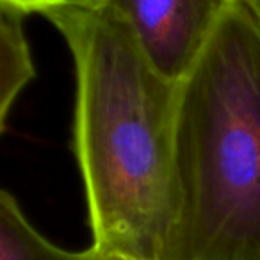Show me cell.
Listing matches in <instances>:
<instances>
[{"label": "cell", "mask_w": 260, "mask_h": 260, "mask_svg": "<svg viewBox=\"0 0 260 260\" xmlns=\"http://www.w3.org/2000/svg\"><path fill=\"white\" fill-rule=\"evenodd\" d=\"M166 260H260V23L234 0L178 82Z\"/></svg>", "instance_id": "obj_2"}, {"label": "cell", "mask_w": 260, "mask_h": 260, "mask_svg": "<svg viewBox=\"0 0 260 260\" xmlns=\"http://www.w3.org/2000/svg\"><path fill=\"white\" fill-rule=\"evenodd\" d=\"M80 260H138V258L125 255V253L112 251V249H104V248H96V246H91L89 249L82 251Z\"/></svg>", "instance_id": "obj_7"}, {"label": "cell", "mask_w": 260, "mask_h": 260, "mask_svg": "<svg viewBox=\"0 0 260 260\" xmlns=\"http://www.w3.org/2000/svg\"><path fill=\"white\" fill-rule=\"evenodd\" d=\"M0 4H8L27 15H38L43 16L47 11L59 8H96L104 4V0H0Z\"/></svg>", "instance_id": "obj_6"}, {"label": "cell", "mask_w": 260, "mask_h": 260, "mask_svg": "<svg viewBox=\"0 0 260 260\" xmlns=\"http://www.w3.org/2000/svg\"><path fill=\"white\" fill-rule=\"evenodd\" d=\"M203 2H205L212 11H216L217 15H221V13H223L224 9L234 2V0H203Z\"/></svg>", "instance_id": "obj_8"}, {"label": "cell", "mask_w": 260, "mask_h": 260, "mask_svg": "<svg viewBox=\"0 0 260 260\" xmlns=\"http://www.w3.org/2000/svg\"><path fill=\"white\" fill-rule=\"evenodd\" d=\"M82 251H68L32 226L18 200L0 192V260H80Z\"/></svg>", "instance_id": "obj_5"}, {"label": "cell", "mask_w": 260, "mask_h": 260, "mask_svg": "<svg viewBox=\"0 0 260 260\" xmlns=\"http://www.w3.org/2000/svg\"><path fill=\"white\" fill-rule=\"evenodd\" d=\"M27 13L0 4V128L6 130L11 107L27 84L36 77L29 40L25 34Z\"/></svg>", "instance_id": "obj_4"}, {"label": "cell", "mask_w": 260, "mask_h": 260, "mask_svg": "<svg viewBox=\"0 0 260 260\" xmlns=\"http://www.w3.org/2000/svg\"><path fill=\"white\" fill-rule=\"evenodd\" d=\"M123 18L148 61L180 82L205 48L217 13L203 0H104Z\"/></svg>", "instance_id": "obj_3"}, {"label": "cell", "mask_w": 260, "mask_h": 260, "mask_svg": "<svg viewBox=\"0 0 260 260\" xmlns=\"http://www.w3.org/2000/svg\"><path fill=\"white\" fill-rule=\"evenodd\" d=\"M239 2H241V4L244 6L249 13H251V15L255 16L260 23V0H239Z\"/></svg>", "instance_id": "obj_9"}, {"label": "cell", "mask_w": 260, "mask_h": 260, "mask_svg": "<svg viewBox=\"0 0 260 260\" xmlns=\"http://www.w3.org/2000/svg\"><path fill=\"white\" fill-rule=\"evenodd\" d=\"M45 18L75 64L73 146L93 246L166 260L175 226L178 82L164 77L109 6L59 8Z\"/></svg>", "instance_id": "obj_1"}]
</instances>
